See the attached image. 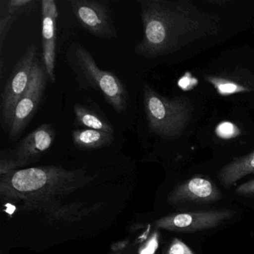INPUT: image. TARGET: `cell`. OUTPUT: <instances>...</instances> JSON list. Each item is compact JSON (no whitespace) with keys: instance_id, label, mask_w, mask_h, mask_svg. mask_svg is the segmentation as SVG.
Here are the masks:
<instances>
[{"instance_id":"cell-13","label":"cell","mask_w":254,"mask_h":254,"mask_svg":"<svg viewBox=\"0 0 254 254\" xmlns=\"http://www.w3.org/2000/svg\"><path fill=\"white\" fill-rule=\"evenodd\" d=\"M114 140V133L92 129H76L72 132V141L77 148L96 149L110 145Z\"/></svg>"},{"instance_id":"cell-21","label":"cell","mask_w":254,"mask_h":254,"mask_svg":"<svg viewBox=\"0 0 254 254\" xmlns=\"http://www.w3.org/2000/svg\"><path fill=\"white\" fill-rule=\"evenodd\" d=\"M158 247L157 236H154L148 242L145 248L141 251L140 254H154Z\"/></svg>"},{"instance_id":"cell-1","label":"cell","mask_w":254,"mask_h":254,"mask_svg":"<svg viewBox=\"0 0 254 254\" xmlns=\"http://www.w3.org/2000/svg\"><path fill=\"white\" fill-rule=\"evenodd\" d=\"M143 38L134 47L147 59L175 53L219 31V17L199 10L188 0H139Z\"/></svg>"},{"instance_id":"cell-5","label":"cell","mask_w":254,"mask_h":254,"mask_svg":"<svg viewBox=\"0 0 254 254\" xmlns=\"http://www.w3.org/2000/svg\"><path fill=\"white\" fill-rule=\"evenodd\" d=\"M49 80L50 78L44 64L37 59L32 69L29 87L14 111L12 124L8 133L11 140L18 139L35 117L44 97Z\"/></svg>"},{"instance_id":"cell-20","label":"cell","mask_w":254,"mask_h":254,"mask_svg":"<svg viewBox=\"0 0 254 254\" xmlns=\"http://www.w3.org/2000/svg\"><path fill=\"white\" fill-rule=\"evenodd\" d=\"M236 193L241 195H250L254 194V179L239 186L236 190Z\"/></svg>"},{"instance_id":"cell-3","label":"cell","mask_w":254,"mask_h":254,"mask_svg":"<svg viewBox=\"0 0 254 254\" xmlns=\"http://www.w3.org/2000/svg\"><path fill=\"white\" fill-rule=\"evenodd\" d=\"M143 104L150 132L163 139L181 136L191 119V106L187 98L168 99L148 84L143 87Z\"/></svg>"},{"instance_id":"cell-12","label":"cell","mask_w":254,"mask_h":254,"mask_svg":"<svg viewBox=\"0 0 254 254\" xmlns=\"http://www.w3.org/2000/svg\"><path fill=\"white\" fill-rule=\"evenodd\" d=\"M32 0H2L0 10V50L2 53L7 34L19 14Z\"/></svg>"},{"instance_id":"cell-17","label":"cell","mask_w":254,"mask_h":254,"mask_svg":"<svg viewBox=\"0 0 254 254\" xmlns=\"http://www.w3.org/2000/svg\"><path fill=\"white\" fill-rule=\"evenodd\" d=\"M215 133L221 139H228L236 137L241 134L239 127L230 123V122H222L215 127Z\"/></svg>"},{"instance_id":"cell-4","label":"cell","mask_w":254,"mask_h":254,"mask_svg":"<svg viewBox=\"0 0 254 254\" xmlns=\"http://www.w3.org/2000/svg\"><path fill=\"white\" fill-rule=\"evenodd\" d=\"M38 47L29 46L16 64L1 94L0 121L2 128L9 133L16 106L29 87L32 69L38 59Z\"/></svg>"},{"instance_id":"cell-18","label":"cell","mask_w":254,"mask_h":254,"mask_svg":"<svg viewBox=\"0 0 254 254\" xmlns=\"http://www.w3.org/2000/svg\"><path fill=\"white\" fill-rule=\"evenodd\" d=\"M168 254H194L191 248L178 239H174Z\"/></svg>"},{"instance_id":"cell-10","label":"cell","mask_w":254,"mask_h":254,"mask_svg":"<svg viewBox=\"0 0 254 254\" xmlns=\"http://www.w3.org/2000/svg\"><path fill=\"white\" fill-rule=\"evenodd\" d=\"M56 131L50 124H43L21 139L16 154L26 159L32 155H38L50 149L56 139Z\"/></svg>"},{"instance_id":"cell-11","label":"cell","mask_w":254,"mask_h":254,"mask_svg":"<svg viewBox=\"0 0 254 254\" xmlns=\"http://www.w3.org/2000/svg\"><path fill=\"white\" fill-rule=\"evenodd\" d=\"M254 174V151L235 158L221 169L219 179L224 186H230L246 175Z\"/></svg>"},{"instance_id":"cell-14","label":"cell","mask_w":254,"mask_h":254,"mask_svg":"<svg viewBox=\"0 0 254 254\" xmlns=\"http://www.w3.org/2000/svg\"><path fill=\"white\" fill-rule=\"evenodd\" d=\"M74 114L75 123L78 126L87 129L114 133L112 125L107 118L85 105L75 104L74 105Z\"/></svg>"},{"instance_id":"cell-22","label":"cell","mask_w":254,"mask_h":254,"mask_svg":"<svg viewBox=\"0 0 254 254\" xmlns=\"http://www.w3.org/2000/svg\"><path fill=\"white\" fill-rule=\"evenodd\" d=\"M15 209V207L13 206H11V205H8V209H7L6 212H8V213L12 214L14 212V210Z\"/></svg>"},{"instance_id":"cell-2","label":"cell","mask_w":254,"mask_h":254,"mask_svg":"<svg viewBox=\"0 0 254 254\" xmlns=\"http://www.w3.org/2000/svg\"><path fill=\"white\" fill-rule=\"evenodd\" d=\"M66 59L80 89H93L100 92L115 111L119 113L126 111L128 92L124 83L114 72L101 69L92 55L76 42L68 47Z\"/></svg>"},{"instance_id":"cell-7","label":"cell","mask_w":254,"mask_h":254,"mask_svg":"<svg viewBox=\"0 0 254 254\" xmlns=\"http://www.w3.org/2000/svg\"><path fill=\"white\" fill-rule=\"evenodd\" d=\"M234 215L229 209L181 212L164 218L160 225L178 231L195 232L209 230L222 224Z\"/></svg>"},{"instance_id":"cell-15","label":"cell","mask_w":254,"mask_h":254,"mask_svg":"<svg viewBox=\"0 0 254 254\" xmlns=\"http://www.w3.org/2000/svg\"><path fill=\"white\" fill-rule=\"evenodd\" d=\"M48 175L44 169L31 168L18 171L13 175V187L20 191H31L45 185Z\"/></svg>"},{"instance_id":"cell-19","label":"cell","mask_w":254,"mask_h":254,"mask_svg":"<svg viewBox=\"0 0 254 254\" xmlns=\"http://www.w3.org/2000/svg\"><path fill=\"white\" fill-rule=\"evenodd\" d=\"M198 81L194 77L191 76L190 72H187L184 76L181 77L178 81V84L183 90L189 91L192 90L197 85Z\"/></svg>"},{"instance_id":"cell-16","label":"cell","mask_w":254,"mask_h":254,"mask_svg":"<svg viewBox=\"0 0 254 254\" xmlns=\"http://www.w3.org/2000/svg\"><path fill=\"white\" fill-rule=\"evenodd\" d=\"M205 79L208 82L214 86L217 92L221 96H230V95L236 94V93H245L248 92V89L243 85L224 79L218 77L206 76Z\"/></svg>"},{"instance_id":"cell-6","label":"cell","mask_w":254,"mask_h":254,"mask_svg":"<svg viewBox=\"0 0 254 254\" xmlns=\"http://www.w3.org/2000/svg\"><path fill=\"white\" fill-rule=\"evenodd\" d=\"M71 9L84 29L102 39L117 36L111 10L105 2L97 0H70Z\"/></svg>"},{"instance_id":"cell-8","label":"cell","mask_w":254,"mask_h":254,"mask_svg":"<svg viewBox=\"0 0 254 254\" xmlns=\"http://www.w3.org/2000/svg\"><path fill=\"white\" fill-rule=\"evenodd\" d=\"M42 63L50 81L56 82V32L59 9L55 0H42Z\"/></svg>"},{"instance_id":"cell-9","label":"cell","mask_w":254,"mask_h":254,"mask_svg":"<svg viewBox=\"0 0 254 254\" xmlns=\"http://www.w3.org/2000/svg\"><path fill=\"white\" fill-rule=\"evenodd\" d=\"M221 198L216 186L201 177H194L178 186L172 193L175 203H209Z\"/></svg>"}]
</instances>
